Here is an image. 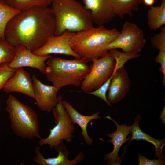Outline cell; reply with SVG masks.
<instances>
[{
	"label": "cell",
	"mask_w": 165,
	"mask_h": 165,
	"mask_svg": "<svg viewBox=\"0 0 165 165\" xmlns=\"http://www.w3.org/2000/svg\"><path fill=\"white\" fill-rule=\"evenodd\" d=\"M10 6L20 11L35 6L48 7L52 0H5Z\"/></svg>",
	"instance_id": "7402d4cb"
},
{
	"label": "cell",
	"mask_w": 165,
	"mask_h": 165,
	"mask_svg": "<svg viewBox=\"0 0 165 165\" xmlns=\"http://www.w3.org/2000/svg\"><path fill=\"white\" fill-rule=\"evenodd\" d=\"M105 118L113 121L116 124L117 129L116 131L107 135L111 138L107 141L113 145L114 148L111 152L106 155L104 159L108 160V165H120L121 161L118 156L119 151L121 146L130 140V137L127 138V137L131 132V126H127L126 124L119 125L109 116Z\"/></svg>",
	"instance_id": "4fadbf2b"
},
{
	"label": "cell",
	"mask_w": 165,
	"mask_h": 165,
	"mask_svg": "<svg viewBox=\"0 0 165 165\" xmlns=\"http://www.w3.org/2000/svg\"><path fill=\"white\" fill-rule=\"evenodd\" d=\"M146 42L143 30L136 24L126 21L107 49H120L124 53H138L144 47Z\"/></svg>",
	"instance_id": "ba28073f"
},
{
	"label": "cell",
	"mask_w": 165,
	"mask_h": 165,
	"mask_svg": "<svg viewBox=\"0 0 165 165\" xmlns=\"http://www.w3.org/2000/svg\"><path fill=\"white\" fill-rule=\"evenodd\" d=\"M21 11L10 6L5 0H0V38L5 39V32L7 24Z\"/></svg>",
	"instance_id": "44dd1931"
},
{
	"label": "cell",
	"mask_w": 165,
	"mask_h": 165,
	"mask_svg": "<svg viewBox=\"0 0 165 165\" xmlns=\"http://www.w3.org/2000/svg\"><path fill=\"white\" fill-rule=\"evenodd\" d=\"M138 165H163L165 161L160 159L151 160L147 159L140 154L138 155Z\"/></svg>",
	"instance_id": "83f0119b"
},
{
	"label": "cell",
	"mask_w": 165,
	"mask_h": 165,
	"mask_svg": "<svg viewBox=\"0 0 165 165\" xmlns=\"http://www.w3.org/2000/svg\"><path fill=\"white\" fill-rule=\"evenodd\" d=\"M46 63L47 79L59 90L68 85L80 86L90 70L87 62L81 58L67 60L52 57Z\"/></svg>",
	"instance_id": "277c9868"
},
{
	"label": "cell",
	"mask_w": 165,
	"mask_h": 165,
	"mask_svg": "<svg viewBox=\"0 0 165 165\" xmlns=\"http://www.w3.org/2000/svg\"><path fill=\"white\" fill-rule=\"evenodd\" d=\"M148 24L149 28L155 30L165 24V0H162L160 6H151L147 14Z\"/></svg>",
	"instance_id": "d6986e66"
},
{
	"label": "cell",
	"mask_w": 165,
	"mask_h": 165,
	"mask_svg": "<svg viewBox=\"0 0 165 165\" xmlns=\"http://www.w3.org/2000/svg\"><path fill=\"white\" fill-rule=\"evenodd\" d=\"M56 26L50 8L34 6L21 11L9 22L5 30V40L11 46L22 45L33 52L54 35Z\"/></svg>",
	"instance_id": "6da1fadb"
},
{
	"label": "cell",
	"mask_w": 165,
	"mask_h": 165,
	"mask_svg": "<svg viewBox=\"0 0 165 165\" xmlns=\"http://www.w3.org/2000/svg\"><path fill=\"white\" fill-rule=\"evenodd\" d=\"M9 63L0 64V90L3 89L7 81L13 75L16 69L10 67Z\"/></svg>",
	"instance_id": "484cf974"
},
{
	"label": "cell",
	"mask_w": 165,
	"mask_h": 165,
	"mask_svg": "<svg viewBox=\"0 0 165 165\" xmlns=\"http://www.w3.org/2000/svg\"><path fill=\"white\" fill-rule=\"evenodd\" d=\"M113 10L115 16L122 19L126 15L132 16V12L137 11L142 0H112Z\"/></svg>",
	"instance_id": "ffe728a7"
},
{
	"label": "cell",
	"mask_w": 165,
	"mask_h": 165,
	"mask_svg": "<svg viewBox=\"0 0 165 165\" xmlns=\"http://www.w3.org/2000/svg\"><path fill=\"white\" fill-rule=\"evenodd\" d=\"M112 55L115 61V65L114 72L124 66V64L130 60L139 57L141 55L138 53H128L121 52L117 49L108 50Z\"/></svg>",
	"instance_id": "603a6c76"
},
{
	"label": "cell",
	"mask_w": 165,
	"mask_h": 165,
	"mask_svg": "<svg viewBox=\"0 0 165 165\" xmlns=\"http://www.w3.org/2000/svg\"><path fill=\"white\" fill-rule=\"evenodd\" d=\"M165 106L164 105L163 108V109L160 114V118L161 119L162 122L163 124L165 123Z\"/></svg>",
	"instance_id": "4dcf8cb0"
},
{
	"label": "cell",
	"mask_w": 165,
	"mask_h": 165,
	"mask_svg": "<svg viewBox=\"0 0 165 165\" xmlns=\"http://www.w3.org/2000/svg\"><path fill=\"white\" fill-rule=\"evenodd\" d=\"M160 28V32L151 37V43L153 48L165 51V26Z\"/></svg>",
	"instance_id": "d4e9b609"
},
{
	"label": "cell",
	"mask_w": 165,
	"mask_h": 165,
	"mask_svg": "<svg viewBox=\"0 0 165 165\" xmlns=\"http://www.w3.org/2000/svg\"><path fill=\"white\" fill-rule=\"evenodd\" d=\"M112 75L98 88L87 93L94 95L102 99L106 102L108 105L111 106V104L107 100L106 93L109 89Z\"/></svg>",
	"instance_id": "4316f807"
},
{
	"label": "cell",
	"mask_w": 165,
	"mask_h": 165,
	"mask_svg": "<svg viewBox=\"0 0 165 165\" xmlns=\"http://www.w3.org/2000/svg\"><path fill=\"white\" fill-rule=\"evenodd\" d=\"M141 120L140 116L138 115L135 119L134 123L131 126L132 135L130 137L129 143L132 141L136 140H145L152 144L155 148V157L164 160V156L162 153V150L165 145L164 139H156L143 131L139 125V123Z\"/></svg>",
	"instance_id": "ac0fdd59"
},
{
	"label": "cell",
	"mask_w": 165,
	"mask_h": 165,
	"mask_svg": "<svg viewBox=\"0 0 165 165\" xmlns=\"http://www.w3.org/2000/svg\"><path fill=\"white\" fill-rule=\"evenodd\" d=\"M119 33L117 29H108L104 25L93 26L76 32L71 39L70 44L80 58L88 63L108 54V46Z\"/></svg>",
	"instance_id": "7a4b0ae2"
},
{
	"label": "cell",
	"mask_w": 165,
	"mask_h": 165,
	"mask_svg": "<svg viewBox=\"0 0 165 165\" xmlns=\"http://www.w3.org/2000/svg\"><path fill=\"white\" fill-rule=\"evenodd\" d=\"M51 5L56 20L54 35L66 31L77 32L93 26L90 11L76 0H52Z\"/></svg>",
	"instance_id": "3957f363"
},
{
	"label": "cell",
	"mask_w": 165,
	"mask_h": 165,
	"mask_svg": "<svg viewBox=\"0 0 165 165\" xmlns=\"http://www.w3.org/2000/svg\"><path fill=\"white\" fill-rule=\"evenodd\" d=\"M6 105L11 128L15 135L30 140L41 138L38 115L32 109L11 94L8 96Z\"/></svg>",
	"instance_id": "5b68a950"
},
{
	"label": "cell",
	"mask_w": 165,
	"mask_h": 165,
	"mask_svg": "<svg viewBox=\"0 0 165 165\" xmlns=\"http://www.w3.org/2000/svg\"><path fill=\"white\" fill-rule=\"evenodd\" d=\"M58 97V102L52 111L56 125L50 130L49 135L45 138H41L38 142L40 146L48 145L50 149L55 150L63 140L71 141L75 130V124L62 103L63 97L61 95Z\"/></svg>",
	"instance_id": "8992f818"
},
{
	"label": "cell",
	"mask_w": 165,
	"mask_h": 165,
	"mask_svg": "<svg viewBox=\"0 0 165 165\" xmlns=\"http://www.w3.org/2000/svg\"><path fill=\"white\" fill-rule=\"evenodd\" d=\"M16 50V47L9 44L5 39L0 38V64L10 62L15 56Z\"/></svg>",
	"instance_id": "cb8c5ba5"
},
{
	"label": "cell",
	"mask_w": 165,
	"mask_h": 165,
	"mask_svg": "<svg viewBox=\"0 0 165 165\" xmlns=\"http://www.w3.org/2000/svg\"><path fill=\"white\" fill-rule=\"evenodd\" d=\"M3 89L6 93H20L35 98L32 77L23 68L16 69L13 75L5 83Z\"/></svg>",
	"instance_id": "7c38bea8"
},
{
	"label": "cell",
	"mask_w": 165,
	"mask_h": 165,
	"mask_svg": "<svg viewBox=\"0 0 165 165\" xmlns=\"http://www.w3.org/2000/svg\"><path fill=\"white\" fill-rule=\"evenodd\" d=\"M16 47V52L9 66L16 69L23 67L35 68L45 74L46 61L52 56L50 55L41 56L36 55L24 46L19 45Z\"/></svg>",
	"instance_id": "8fae6325"
},
{
	"label": "cell",
	"mask_w": 165,
	"mask_h": 165,
	"mask_svg": "<svg viewBox=\"0 0 165 165\" xmlns=\"http://www.w3.org/2000/svg\"><path fill=\"white\" fill-rule=\"evenodd\" d=\"M75 32L66 31L59 35L52 36L48 38L42 47L33 53L41 56L60 54L80 58L73 50L70 44L71 39Z\"/></svg>",
	"instance_id": "9c48e42d"
},
{
	"label": "cell",
	"mask_w": 165,
	"mask_h": 165,
	"mask_svg": "<svg viewBox=\"0 0 165 165\" xmlns=\"http://www.w3.org/2000/svg\"><path fill=\"white\" fill-rule=\"evenodd\" d=\"M58 152L57 156L52 158H45L40 151V147L37 146L35 149L36 156L33 158L34 162L39 165H75L82 161L85 158V155L81 152L72 160H69L68 156L69 151L62 143L56 149Z\"/></svg>",
	"instance_id": "9a60e30c"
},
{
	"label": "cell",
	"mask_w": 165,
	"mask_h": 165,
	"mask_svg": "<svg viewBox=\"0 0 165 165\" xmlns=\"http://www.w3.org/2000/svg\"><path fill=\"white\" fill-rule=\"evenodd\" d=\"M35 98L37 105L42 111L49 112L52 111L59 101L57 93L59 90L53 85L42 83L35 75L32 76Z\"/></svg>",
	"instance_id": "30bf717a"
},
{
	"label": "cell",
	"mask_w": 165,
	"mask_h": 165,
	"mask_svg": "<svg viewBox=\"0 0 165 165\" xmlns=\"http://www.w3.org/2000/svg\"><path fill=\"white\" fill-rule=\"evenodd\" d=\"M92 62L90 72L80 86L82 90L86 93L100 87L112 75L115 69V61L109 52Z\"/></svg>",
	"instance_id": "52a82bcc"
},
{
	"label": "cell",
	"mask_w": 165,
	"mask_h": 165,
	"mask_svg": "<svg viewBox=\"0 0 165 165\" xmlns=\"http://www.w3.org/2000/svg\"><path fill=\"white\" fill-rule=\"evenodd\" d=\"M62 103L73 123L74 124H77L81 128L82 134L85 142L88 145H92L93 141L88 135L87 128L91 121L101 118L99 116V112H97L91 115L85 116L80 113L69 102L63 100Z\"/></svg>",
	"instance_id": "e0dca14e"
},
{
	"label": "cell",
	"mask_w": 165,
	"mask_h": 165,
	"mask_svg": "<svg viewBox=\"0 0 165 165\" xmlns=\"http://www.w3.org/2000/svg\"><path fill=\"white\" fill-rule=\"evenodd\" d=\"M156 63H159L161 65L160 71L163 73V77L162 84L164 86L165 85V51L159 50V52L154 59Z\"/></svg>",
	"instance_id": "f1b7e54d"
},
{
	"label": "cell",
	"mask_w": 165,
	"mask_h": 165,
	"mask_svg": "<svg viewBox=\"0 0 165 165\" xmlns=\"http://www.w3.org/2000/svg\"><path fill=\"white\" fill-rule=\"evenodd\" d=\"M130 86V78L124 66L114 72L107 97L109 102L111 104L122 100L129 92Z\"/></svg>",
	"instance_id": "5bb4252c"
},
{
	"label": "cell",
	"mask_w": 165,
	"mask_h": 165,
	"mask_svg": "<svg viewBox=\"0 0 165 165\" xmlns=\"http://www.w3.org/2000/svg\"><path fill=\"white\" fill-rule=\"evenodd\" d=\"M142 2L146 6H152L155 2V0H142Z\"/></svg>",
	"instance_id": "f546056e"
},
{
	"label": "cell",
	"mask_w": 165,
	"mask_h": 165,
	"mask_svg": "<svg viewBox=\"0 0 165 165\" xmlns=\"http://www.w3.org/2000/svg\"><path fill=\"white\" fill-rule=\"evenodd\" d=\"M84 6L91 13L94 23L104 25L115 17L112 0H83Z\"/></svg>",
	"instance_id": "2e32d148"
}]
</instances>
